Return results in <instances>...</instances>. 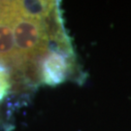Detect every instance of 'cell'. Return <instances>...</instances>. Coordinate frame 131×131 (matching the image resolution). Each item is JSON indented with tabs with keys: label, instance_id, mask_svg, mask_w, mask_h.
<instances>
[{
	"label": "cell",
	"instance_id": "1",
	"mask_svg": "<svg viewBox=\"0 0 131 131\" xmlns=\"http://www.w3.org/2000/svg\"><path fill=\"white\" fill-rule=\"evenodd\" d=\"M31 84L19 73L0 63V124L10 127L14 110L20 105V99L32 90Z\"/></svg>",
	"mask_w": 131,
	"mask_h": 131
}]
</instances>
